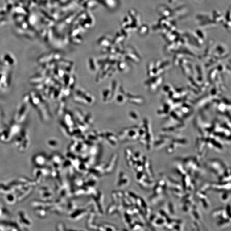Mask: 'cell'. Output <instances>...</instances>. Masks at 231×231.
Returning <instances> with one entry per match:
<instances>
[{"instance_id": "6da1fadb", "label": "cell", "mask_w": 231, "mask_h": 231, "mask_svg": "<svg viewBox=\"0 0 231 231\" xmlns=\"http://www.w3.org/2000/svg\"><path fill=\"white\" fill-rule=\"evenodd\" d=\"M196 34L197 35L198 37L200 38L201 39L203 40L205 39V34L201 31L197 30L196 31Z\"/></svg>"}]
</instances>
